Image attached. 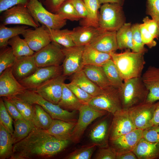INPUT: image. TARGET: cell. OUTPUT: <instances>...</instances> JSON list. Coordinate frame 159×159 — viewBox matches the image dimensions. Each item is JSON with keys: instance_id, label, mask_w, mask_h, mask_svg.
Instances as JSON below:
<instances>
[{"instance_id": "obj_1", "label": "cell", "mask_w": 159, "mask_h": 159, "mask_svg": "<svg viewBox=\"0 0 159 159\" xmlns=\"http://www.w3.org/2000/svg\"><path fill=\"white\" fill-rule=\"evenodd\" d=\"M70 140L59 139L34 127L26 138L14 145L11 159L46 158L64 150Z\"/></svg>"}, {"instance_id": "obj_2", "label": "cell", "mask_w": 159, "mask_h": 159, "mask_svg": "<svg viewBox=\"0 0 159 159\" xmlns=\"http://www.w3.org/2000/svg\"><path fill=\"white\" fill-rule=\"evenodd\" d=\"M145 52H135L128 49L121 53L111 52V59L123 80L140 77L145 62Z\"/></svg>"}, {"instance_id": "obj_3", "label": "cell", "mask_w": 159, "mask_h": 159, "mask_svg": "<svg viewBox=\"0 0 159 159\" xmlns=\"http://www.w3.org/2000/svg\"><path fill=\"white\" fill-rule=\"evenodd\" d=\"M118 89L122 109L125 110L145 102L149 93L141 77L124 80Z\"/></svg>"}, {"instance_id": "obj_4", "label": "cell", "mask_w": 159, "mask_h": 159, "mask_svg": "<svg viewBox=\"0 0 159 159\" xmlns=\"http://www.w3.org/2000/svg\"><path fill=\"white\" fill-rule=\"evenodd\" d=\"M32 104H37L51 116L53 119L66 121L77 122L76 110L70 112L45 100L34 90L26 89L23 93L15 96Z\"/></svg>"}, {"instance_id": "obj_5", "label": "cell", "mask_w": 159, "mask_h": 159, "mask_svg": "<svg viewBox=\"0 0 159 159\" xmlns=\"http://www.w3.org/2000/svg\"><path fill=\"white\" fill-rule=\"evenodd\" d=\"M99 11V27L105 30L117 31L125 23L122 6L117 3H107L101 6Z\"/></svg>"}, {"instance_id": "obj_6", "label": "cell", "mask_w": 159, "mask_h": 159, "mask_svg": "<svg viewBox=\"0 0 159 159\" xmlns=\"http://www.w3.org/2000/svg\"><path fill=\"white\" fill-rule=\"evenodd\" d=\"M26 6L34 20L48 28L60 29L66 24V20L48 11L39 0H29Z\"/></svg>"}, {"instance_id": "obj_7", "label": "cell", "mask_w": 159, "mask_h": 159, "mask_svg": "<svg viewBox=\"0 0 159 159\" xmlns=\"http://www.w3.org/2000/svg\"><path fill=\"white\" fill-rule=\"evenodd\" d=\"M87 105L98 110L107 111L112 115L122 109L118 89L111 86L102 93L94 97Z\"/></svg>"}, {"instance_id": "obj_8", "label": "cell", "mask_w": 159, "mask_h": 159, "mask_svg": "<svg viewBox=\"0 0 159 159\" xmlns=\"http://www.w3.org/2000/svg\"><path fill=\"white\" fill-rule=\"evenodd\" d=\"M79 115L72 130L71 141L79 143L88 127L93 121L109 113L105 111L95 109L87 104H83L78 110Z\"/></svg>"}, {"instance_id": "obj_9", "label": "cell", "mask_w": 159, "mask_h": 159, "mask_svg": "<svg viewBox=\"0 0 159 159\" xmlns=\"http://www.w3.org/2000/svg\"><path fill=\"white\" fill-rule=\"evenodd\" d=\"M1 24L4 25L15 24L29 26L34 28L40 26L34 19L26 5L19 4L1 13Z\"/></svg>"}, {"instance_id": "obj_10", "label": "cell", "mask_w": 159, "mask_h": 159, "mask_svg": "<svg viewBox=\"0 0 159 159\" xmlns=\"http://www.w3.org/2000/svg\"><path fill=\"white\" fill-rule=\"evenodd\" d=\"M33 56L38 68L60 65L64 58L61 46L54 42L35 52Z\"/></svg>"}, {"instance_id": "obj_11", "label": "cell", "mask_w": 159, "mask_h": 159, "mask_svg": "<svg viewBox=\"0 0 159 159\" xmlns=\"http://www.w3.org/2000/svg\"><path fill=\"white\" fill-rule=\"evenodd\" d=\"M156 106V102L150 103L145 102L127 110L136 128L143 130L153 125Z\"/></svg>"}, {"instance_id": "obj_12", "label": "cell", "mask_w": 159, "mask_h": 159, "mask_svg": "<svg viewBox=\"0 0 159 159\" xmlns=\"http://www.w3.org/2000/svg\"><path fill=\"white\" fill-rule=\"evenodd\" d=\"M62 65L38 68L32 75L19 82L26 89L35 90L49 80L62 74Z\"/></svg>"}, {"instance_id": "obj_13", "label": "cell", "mask_w": 159, "mask_h": 159, "mask_svg": "<svg viewBox=\"0 0 159 159\" xmlns=\"http://www.w3.org/2000/svg\"><path fill=\"white\" fill-rule=\"evenodd\" d=\"M84 46H75L66 48L62 49L64 58L62 65V74L67 76L82 70L84 65L83 54L85 49Z\"/></svg>"}, {"instance_id": "obj_14", "label": "cell", "mask_w": 159, "mask_h": 159, "mask_svg": "<svg viewBox=\"0 0 159 159\" xmlns=\"http://www.w3.org/2000/svg\"><path fill=\"white\" fill-rule=\"evenodd\" d=\"M112 115L110 128L109 141L114 140L136 128L128 110L122 109Z\"/></svg>"}, {"instance_id": "obj_15", "label": "cell", "mask_w": 159, "mask_h": 159, "mask_svg": "<svg viewBox=\"0 0 159 159\" xmlns=\"http://www.w3.org/2000/svg\"><path fill=\"white\" fill-rule=\"evenodd\" d=\"M67 78L61 74L47 81L34 91L47 100L58 105L62 96L63 85Z\"/></svg>"}, {"instance_id": "obj_16", "label": "cell", "mask_w": 159, "mask_h": 159, "mask_svg": "<svg viewBox=\"0 0 159 159\" xmlns=\"http://www.w3.org/2000/svg\"><path fill=\"white\" fill-rule=\"evenodd\" d=\"M143 131L136 128L114 140H109V145L117 154L133 151L142 138Z\"/></svg>"}, {"instance_id": "obj_17", "label": "cell", "mask_w": 159, "mask_h": 159, "mask_svg": "<svg viewBox=\"0 0 159 159\" xmlns=\"http://www.w3.org/2000/svg\"><path fill=\"white\" fill-rule=\"evenodd\" d=\"M34 29L29 28L22 35L30 48L36 52L46 47L52 41L45 26L42 25Z\"/></svg>"}, {"instance_id": "obj_18", "label": "cell", "mask_w": 159, "mask_h": 159, "mask_svg": "<svg viewBox=\"0 0 159 159\" xmlns=\"http://www.w3.org/2000/svg\"><path fill=\"white\" fill-rule=\"evenodd\" d=\"M26 90L15 77L11 67L7 69L0 74V97L15 96Z\"/></svg>"}, {"instance_id": "obj_19", "label": "cell", "mask_w": 159, "mask_h": 159, "mask_svg": "<svg viewBox=\"0 0 159 159\" xmlns=\"http://www.w3.org/2000/svg\"><path fill=\"white\" fill-rule=\"evenodd\" d=\"M109 113L98 121L93 126L89 133V138L92 143L100 147L109 145V135L111 123Z\"/></svg>"}, {"instance_id": "obj_20", "label": "cell", "mask_w": 159, "mask_h": 159, "mask_svg": "<svg viewBox=\"0 0 159 159\" xmlns=\"http://www.w3.org/2000/svg\"><path fill=\"white\" fill-rule=\"evenodd\" d=\"M149 91L146 102L153 103L159 100V68L149 66L141 76Z\"/></svg>"}, {"instance_id": "obj_21", "label": "cell", "mask_w": 159, "mask_h": 159, "mask_svg": "<svg viewBox=\"0 0 159 159\" xmlns=\"http://www.w3.org/2000/svg\"><path fill=\"white\" fill-rule=\"evenodd\" d=\"M116 31L103 29L93 39L90 45L100 52L110 53L118 49L116 37Z\"/></svg>"}, {"instance_id": "obj_22", "label": "cell", "mask_w": 159, "mask_h": 159, "mask_svg": "<svg viewBox=\"0 0 159 159\" xmlns=\"http://www.w3.org/2000/svg\"><path fill=\"white\" fill-rule=\"evenodd\" d=\"M33 55L17 57L11 67L13 75L19 82L32 75L38 68Z\"/></svg>"}, {"instance_id": "obj_23", "label": "cell", "mask_w": 159, "mask_h": 159, "mask_svg": "<svg viewBox=\"0 0 159 159\" xmlns=\"http://www.w3.org/2000/svg\"><path fill=\"white\" fill-rule=\"evenodd\" d=\"M102 30L100 27L81 26L74 28L71 35L75 45L85 46L89 44Z\"/></svg>"}, {"instance_id": "obj_24", "label": "cell", "mask_w": 159, "mask_h": 159, "mask_svg": "<svg viewBox=\"0 0 159 159\" xmlns=\"http://www.w3.org/2000/svg\"><path fill=\"white\" fill-rule=\"evenodd\" d=\"M76 122L53 119L50 127L46 130L57 139L71 141L72 132Z\"/></svg>"}, {"instance_id": "obj_25", "label": "cell", "mask_w": 159, "mask_h": 159, "mask_svg": "<svg viewBox=\"0 0 159 159\" xmlns=\"http://www.w3.org/2000/svg\"><path fill=\"white\" fill-rule=\"evenodd\" d=\"M133 151L138 159H158L159 143L151 142L142 138Z\"/></svg>"}, {"instance_id": "obj_26", "label": "cell", "mask_w": 159, "mask_h": 159, "mask_svg": "<svg viewBox=\"0 0 159 159\" xmlns=\"http://www.w3.org/2000/svg\"><path fill=\"white\" fill-rule=\"evenodd\" d=\"M87 77L102 89L112 86L108 79L102 66L85 65L82 69Z\"/></svg>"}, {"instance_id": "obj_27", "label": "cell", "mask_w": 159, "mask_h": 159, "mask_svg": "<svg viewBox=\"0 0 159 159\" xmlns=\"http://www.w3.org/2000/svg\"><path fill=\"white\" fill-rule=\"evenodd\" d=\"M111 59L110 53L98 51L89 44L85 46L83 54L84 66L89 65L102 66Z\"/></svg>"}, {"instance_id": "obj_28", "label": "cell", "mask_w": 159, "mask_h": 159, "mask_svg": "<svg viewBox=\"0 0 159 159\" xmlns=\"http://www.w3.org/2000/svg\"><path fill=\"white\" fill-rule=\"evenodd\" d=\"M71 82L74 83L93 97L101 94L102 89L89 79L82 70L72 74Z\"/></svg>"}, {"instance_id": "obj_29", "label": "cell", "mask_w": 159, "mask_h": 159, "mask_svg": "<svg viewBox=\"0 0 159 159\" xmlns=\"http://www.w3.org/2000/svg\"><path fill=\"white\" fill-rule=\"evenodd\" d=\"M87 12V17L80 21L81 26H90L99 27L98 22L99 9L101 5L99 0H83Z\"/></svg>"}, {"instance_id": "obj_30", "label": "cell", "mask_w": 159, "mask_h": 159, "mask_svg": "<svg viewBox=\"0 0 159 159\" xmlns=\"http://www.w3.org/2000/svg\"><path fill=\"white\" fill-rule=\"evenodd\" d=\"M58 105L64 109L73 111L78 110L83 104L64 83L62 96Z\"/></svg>"}, {"instance_id": "obj_31", "label": "cell", "mask_w": 159, "mask_h": 159, "mask_svg": "<svg viewBox=\"0 0 159 159\" xmlns=\"http://www.w3.org/2000/svg\"><path fill=\"white\" fill-rule=\"evenodd\" d=\"M14 145L11 135L0 122V159L10 158Z\"/></svg>"}, {"instance_id": "obj_32", "label": "cell", "mask_w": 159, "mask_h": 159, "mask_svg": "<svg viewBox=\"0 0 159 159\" xmlns=\"http://www.w3.org/2000/svg\"><path fill=\"white\" fill-rule=\"evenodd\" d=\"M47 29L52 42L66 48L75 46L71 35L72 30L67 29H53L47 27Z\"/></svg>"}, {"instance_id": "obj_33", "label": "cell", "mask_w": 159, "mask_h": 159, "mask_svg": "<svg viewBox=\"0 0 159 159\" xmlns=\"http://www.w3.org/2000/svg\"><path fill=\"white\" fill-rule=\"evenodd\" d=\"M132 24L125 23L117 31L116 37L118 49H133Z\"/></svg>"}, {"instance_id": "obj_34", "label": "cell", "mask_w": 159, "mask_h": 159, "mask_svg": "<svg viewBox=\"0 0 159 159\" xmlns=\"http://www.w3.org/2000/svg\"><path fill=\"white\" fill-rule=\"evenodd\" d=\"M29 28L26 25H23L9 27L1 24L0 25V48L8 45L9 40L16 36L26 32Z\"/></svg>"}, {"instance_id": "obj_35", "label": "cell", "mask_w": 159, "mask_h": 159, "mask_svg": "<svg viewBox=\"0 0 159 159\" xmlns=\"http://www.w3.org/2000/svg\"><path fill=\"white\" fill-rule=\"evenodd\" d=\"M53 119L42 107L37 104H33V122L35 127L47 130Z\"/></svg>"}, {"instance_id": "obj_36", "label": "cell", "mask_w": 159, "mask_h": 159, "mask_svg": "<svg viewBox=\"0 0 159 159\" xmlns=\"http://www.w3.org/2000/svg\"><path fill=\"white\" fill-rule=\"evenodd\" d=\"M14 130L11 135L14 144L27 137L35 127L33 123L26 120L13 121Z\"/></svg>"}, {"instance_id": "obj_37", "label": "cell", "mask_w": 159, "mask_h": 159, "mask_svg": "<svg viewBox=\"0 0 159 159\" xmlns=\"http://www.w3.org/2000/svg\"><path fill=\"white\" fill-rule=\"evenodd\" d=\"M8 45L11 47L16 57L32 55L35 52L30 48L26 40L21 38L19 35L10 39Z\"/></svg>"}, {"instance_id": "obj_38", "label": "cell", "mask_w": 159, "mask_h": 159, "mask_svg": "<svg viewBox=\"0 0 159 159\" xmlns=\"http://www.w3.org/2000/svg\"><path fill=\"white\" fill-rule=\"evenodd\" d=\"M102 67L111 85L118 89L120 88L124 80L112 59L108 60Z\"/></svg>"}, {"instance_id": "obj_39", "label": "cell", "mask_w": 159, "mask_h": 159, "mask_svg": "<svg viewBox=\"0 0 159 159\" xmlns=\"http://www.w3.org/2000/svg\"><path fill=\"white\" fill-rule=\"evenodd\" d=\"M7 97L15 105L25 120L33 123V104L16 96Z\"/></svg>"}, {"instance_id": "obj_40", "label": "cell", "mask_w": 159, "mask_h": 159, "mask_svg": "<svg viewBox=\"0 0 159 159\" xmlns=\"http://www.w3.org/2000/svg\"><path fill=\"white\" fill-rule=\"evenodd\" d=\"M56 13L59 14L64 19L72 21H78L81 19L71 0H66L64 1Z\"/></svg>"}, {"instance_id": "obj_41", "label": "cell", "mask_w": 159, "mask_h": 159, "mask_svg": "<svg viewBox=\"0 0 159 159\" xmlns=\"http://www.w3.org/2000/svg\"><path fill=\"white\" fill-rule=\"evenodd\" d=\"M17 57L12 48L8 46L0 49V74L7 69L11 67L14 64Z\"/></svg>"}, {"instance_id": "obj_42", "label": "cell", "mask_w": 159, "mask_h": 159, "mask_svg": "<svg viewBox=\"0 0 159 159\" xmlns=\"http://www.w3.org/2000/svg\"><path fill=\"white\" fill-rule=\"evenodd\" d=\"M96 145L92 143L76 149L65 158L67 159H90L95 150Z\"/></svg>"}, {"instance_id": "obj_43", "label": "cell", "mask_w": 159, "mask_h": 159, "mask_svg": "<svg viewBox=\"0 0 159 159\" xmlns=\"http://www.w3.org/2000/svg\"><path fill=\"white\" fill-rule=\"evenodd\" d=\"M140 24L135 23L132 25V41L133 48L132 51L135 52H146L148 50L145 47L141 38Z\"/></svg>"}, {"instance_id": "obj_44", "label": "cell", "mask_w": 159, "mask_h": 159, "mask_svg": "<svg viewBox=\"0 0 159 159\" xmlns=\"http://www.w3.org/2000/svg\"><path fill=\"white\" fill-rule=\"evenodd\" d=\"M13 118L8 112L2 98L0 100V122L12 135L14 129Z\"/></svg>"}, {"instance_id": "obj_45", "label": "cell", "mask_w": 159, "mask_h": 159, "mask_svg": "<svg viewBox=\"0 0 159 159\" xmlns=\"http://www.w3.org/2000/svg\"><path fill=\"white\" fill-rule=\"evenodd\" d=\"M66 84L82 104H87L93 97L72 82Z\"/></svg>"}, {"instance_id": "obj_46", "label": "cell", "mask_w": 159, "mask_h": 159, "mask_svg": "<svg viewBox=\"0 0 159 159\" xmlns=\"http://www.w3.org/2000/svg\"><path fill=\"white\" fill-rule=\"evenodd\" d=\"M146 13L151 16L159 28V0H146Z\"/></svg>"}, {"instance_id": "obj_47", "label": "cell", "mask_w": 159, "mask_h": 159, "mask_svg": "<svg viewBox=\"0 0 159 159\" xmlns=\"http://www.w3.org/2000/svg\"><path fill=\"white\" fill-rule=\"evenodd\" d=\"M142 138L151 142L159 143V125L152 126L143 130Z\"/></svg>"}, {"instance_id": "obj_48", "label": "cell", "mask_w": 159, "mask_h": 159, "mask_svg": "<svg viewBox=\"0 0 159 159\" xmlns=\"http://www.w3.org/2000/svg\"><path fill=\"white\" fill-rule=\"evenodd\" d=\"M140 28L142 40L144 44L146 45L150 49L155 46L157 42L143 23L140 24Z\"/></svg>"}, {"instance_id": "obj_49", "label": "cell", "mask_w": 159, "mask_h": 159, "mask_svg": "<svg viewBox=\"0 0 159 159\" xmlns=\"http://www.w3.org/2000/svg\"><path fill=\"white\" fill-rule=\"evenodd\" d=\"M7 111L14 120H25L13 104L6 97H2Z\"/></svg>"}, {"instance_id": "obj_50", "label": "cell", "mask_w": 159, "mask_h": 159, "mask_svg": "<svg viewBox=\"0 0 159 159\" xmlns=\"http://www.w3.org/2000/svg\"><path fill=\"white\" fill-rule=\"evenodd\" d=\"M116 153L109 145L106 147H100L95 154L96 159H116Z\"/></svg>"}, {"instance_id": "obj_51", "label": "cell", "mask_w": 159, "mask_h": 159, "mask_svg": "<svg viewBox=\"0 0 159 159\" xmlns=\"http://www.w3.org/2000/svg\"><path fill=\"white\" fill-rule=\"evenodd\" d=\"M143 21L146 29L153 37L154 39H158L159 38V28L156 22L148 16L144 18Z\"/></svg>"}, {"instance_id": "obj_52", "label": "cell", "mask_w": 159, "mask_h": 159, "mask_svg": "<svg viewBox=\"0 0 159 159\" xmlns=\"http://www.w3.org/2000/svg\"><path fill=\"white\" fill-rule=\"evenodd\" d=\"M29 0H0V13L19 4L26 5Z\"/></svg>"}, {"instance_id": "obj_53", "label": "cell", "mask_w": 159, "mask_h": 159, "mask_svg": "<svg viewBox=\"0 0 159 159\" xmlns=\"http://www.w3.org/2000/svg\"><path fill=\"white\" fill-rule=\"evenodd\" d=\"M79 15L82 19L87 17V12L86 7L83 0H71Z\"/></svg>"}, {"instance_id": "obj_54", "label": "cell", "mask_w": 159, "mask_h": 159, "mask_svg": "<svg viewBox=\"0 0 159 159\" xmlns=\"http://www.w3.org/2000/svg\"><path fill=\"white\" fill-rule=\"evenodd\" d=\"M66 0H44L42 4L52 13H56L62 4Z\"/></svg>"}, {"instance_id": "obj_55", "label": "cell", "mask_w": 159, "mask_h": 159, "mask_svg": "<svg viewBox=\"0 0 159 159\" xmlns=\"http://www.w3.org/2000/svg\"><path fill=\"white\" fill-rule=\"evenodd\" d=\"M116 159H138L133 151L116 155Z\"/></svg>"}, {"instance_id": "obj_56", "label": "cell", "mask_w": 159, "mask_h": 159, "mask_svg": "<svg viewBox=\"0 0 159 159\" xmlns=\"http://www.w3.org/2000/svg\"><path fill=\"white\" fill-rule=\"evenodd\" d=\"M153 126L159 125V100L156 102V106L153 120Z\"/></svg>"}, {"instance_id": "obj_57", "label": "cell", "mask_w": 159, "mask_h": 159, "mask_svg": "<svg viewBox=\"0 0 159 159\" xmlns=\"http://www.w3.org/2000/svg\"><path fill=\"white\" fill-rule=\"evenodd\" d=\"M101 4L107 3H114L118 4L122 6L124 0H99Z\"/></svg>"}, {"instance_id": "obj_58", "label": "cell", "mask_w": 159, "mask_h": 159, "mask_svg": "<svg viewBox=\"0 0 159 159\" xmlns=\"http://www.w3.org/2000/svg\"><path fill=\"white\" fill-rule=\"evenodd\" d=\"M39 0L42 3L44 0Z\"/></svg>"}]
</instances>
